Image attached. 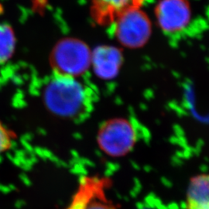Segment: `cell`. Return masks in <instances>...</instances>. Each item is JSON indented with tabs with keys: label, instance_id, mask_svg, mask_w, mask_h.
Instances as JSON below:
<instances>
[{
	"label": "cell",
	"instance_id": "obj_6",
	"mask_svg": "<svg viewBox=\"0 0 209 209\" xmlns=\"http://www.w3.org/2000/svg\"><path fill=\"white\" fill-rule=\"evenodd\" d=\"M158 22L164 30L177 33L191 20V10L186 0H161L156 9Z\"/></svg>",
	"mask_w": 209,
	"mask_h": 209
},
{
	"label": "cell",
	"instance_id": "obj_3",
	"mask_svg": "<svg viewBox=\"0 0 209 209\" xmlns=\"http://www.w3.org/2000/svg\"><path fill=\"white\" fill-rule=\"evenodd\" d=\"M109 187L110 180L105 177H85L66 209H119L108 198Z\"/></svg>",
	"mask_w": 209,
	"mask_h": 209
},
{
	"label": "cell",
	"instance_id": "obj_10",
	"mask_svg": "<svg viewBox=\"0 0 209 209\" xmlns=\"http://www.w3.org/2000/svg\"><path fill=\"white\" fill-rule=\"evenodd\" d=\"M136 0H95L98 8L108 13H122L132 7Z\"/></svg>",
	"mask_w": 209,
	"mask_h": 209
},
{
	"label": "cell",
	"instance_id": "obj_11",
	"mask_svg": "<svg viewBox=\"0 0 209 209\" xmlns=\"http://www.w3.org/2000/svg\"><path fill=\"white\" fill-rule=\"evenodd\" d=\"M13 135L5 125L0 122V156L11 147Z\"/></svg>",
	"mask_w": 209,
	"mask_h": 209
},
{
	"label": "cell",
	"instance_id": "obj_7",
	"mask_svg": "<svg viewBox=\"0 0 209 209\" xmlns=\"http://www.w3.org/2000/svg\"><path fill=\"white\" fill-rule=\"evenodd\" d=\"M121 62V53L117 49L110 47L98 48L91 59L95 73L103 79L113 78L119 71Z\"/></svg>",
	"mask_w": 209,
	"mask_h": 209
},
{
	"label": "cell",
	"instance_id": "obj_2",
	"mask_svg": "<svg viewBox=\"0 0 209 209\" xmlns=\"http://www.w3.org/2000/svg\"><path fill=\"white\" fill-rule=\"evenodd\" d=\"M92 54L82 42L65 40L56 46L52 61L59 74L76 77L84 73L91 65Z\"/></svg>",
	"mask_w": 209,
	"mask_h": 209
},
{
	"label": "cell",
	"instance_id": "obj_9",
	"mask_svg": "<svg viewBox=\"0 0 209 209\" xmlns=\"http://www.w3.org/2000/svg\"><path fill=\"white\" fill-rule=\"evenodd\" d=\"M16 37L11 26L0 23V65L7 62L14 53Z\"/></svg>",
	"mask_w": 209,
	"mask_h": 209
},
{
	"label": "cell",
	"instance_id": "obj_5",
	"mask_svg": "<svg viewBox=\"0 0 209 209\" xmlns=\"http://www.w3.org/2000/svg\"><path fill=\"white\" fill-rule=\"evenodd\" d=\"M116 31V37L122 44L138 47L145 44L150 37V22L144 13L130 7L121 13Z\"/></svg>",
	"mask_w": 209,
	"mask_h": 209
},
{
	"label": "cell",
	"instance_id": "obj_8",
	"mask_svg": "<svg viewBox=\"0 0 209 209\" xmlns=\"http://www.w3.org/2000/svg\"><path fill=\"white\" fill-rule=\"evenodd\" d=\"M208 176L199 174L191 178L187 193L186 209H209Z\"/></svg>",
	"mask_w": 209,
	"mask_h": 209
},
{
	"label": "cell",
	"instance_id": "obj_1",
	"mask_svg": "<svg viewBox=\"0 0 209 209\" xmlns=\"http://www.w3.org/2000/svg\"><path fill=\"white\" fill-rule=\"evenodd\" d=\"M44 99L48 109L63 117L77 116L85 108V87L74 77L58 74L46 86Z\"/></svg>",
	"mask_w": 209,
	"mask_h": 209
},
{
	"label": "cell",
	"instance_id": "obj_4",
	"mask_svg": "<svg viewBox=\"0 0 209 209\" xmlns=\"http://www.w3.org/2000/svg\"><path fill=\"white\" fill-rule=\"evenodd\" d=\"M136 141L132 125L123 119H115L104 124L98 132L100 148L107 155L114 157L127 154Z\"/></svg>",
	"mask_w": 209,
	"mask_h": 209
}]
</instances>
